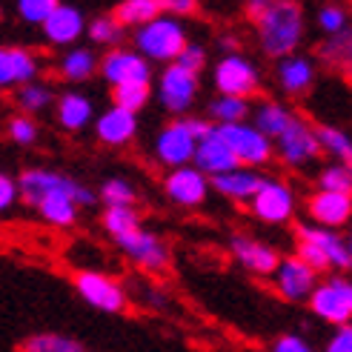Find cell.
<instances>
[{"mask_svg":"<svg viewBox=\"0 0 352 352\" xmlns=\"http://www.w3.org/2000/svg\"><path fill=\"white\" fill-rule=\"evenodd\" d=\"M204 63H206V52H204V46H198V43H186V46L181 49V55L175 58V66L186 69L189 75H198L201 69H204Z\"/></svg>","mask_w":352,"mask_h":352,"instance_id":"b9f144b4","label":"cell"},{"mask_svg":"<svg viewBox=\"0 0 352 352\" xmlns=\"http://www.w3.org/2000/svg\"><path fill=\"white\" fill-rule=\"evenodd\" d=\"M135 46L140 52V58L146 60H175L186 46V32L175 17L161 14L157 21L138 29Z\"/></svg>","mask_w":352,"mask_h":352,"instance_id":"277c9868","label":"cell"},{"mask_svg":"<svg viewBox=\"0 0 352 352\" xmlns=\"http://www.w3.org/2000/svg\"><path fill=\"white\" fill-rule=\"evenodd\" d=\"M275 140H278L280 157H284L287 164H292V166H304V164L315 161L318 152H321L318 140H315V129L301 118H292L287 123V129L280 132Z\"/></svg>","mask_w":352,"mask_h":352,"instance_id":"30bf717a","label":"cell"},{"mask_svg":"<svg viewBox=\"0 0 352 352\" xmlns=\"http://www.w3.org/2000/svg\"><path fill=\"white\" fill-rule=\"evenodd\" d=\"M135 226H140V221L132 206H107V212H103V230L112 235V241L132 232Z\"/></svg>","mask_w":352,"mask_h":352,"instance_id":"e575fe53","label":"cell"},{"mask_svg":"<svg viewBox=\"0 0 352 352\" xmlns=\"http://www.w3.org/2000/svg\"><path fill=\"white\" fill-rule=\"evenodd\" d=\"M198 9V0H164V14H192Z\"/></svg>","mask_w":352,"mask_h":352,"instance_id":"7dc6e473","label":"cell"},{"mask_svg":"<svg viewBox=\"0 0 352 352\" xmlns=\"http://www.w3.org/2000/svg\"><path fill=\"white\" fill-rule=\"evenodd\" d=\"M272 352H312V346L301 336H280L272 344Z\"/></svg>","mask_w":352,"mask_h":352,"instance_id":"ee69618b","label":"cell"},{"mask_svg":"<svg viewBox=\"0 0 352 352\" xmlns=\"http://www.w3.org/2000/svg\"><path fill=\"white\" fill-rule=\"evenodd\" d=\"M309 307L318 318L344 327L352 318V284L344 275H332L324 284H315L309 292Z\"/></svg>","mask_w":352,"mask_h":352,"instance_id":"5b68a950","label":"cell"},{"mask_svg":"<svg viewBox=\"0 0 352 352\" xmlns=\"http://www.w3.org/2000/svg\"><path fill=\"white\" fill-rule=\"evenodd\" d=\"M352 32L349 26L329 34V41L321 46V58L329 63V66H338V69H349V58H352Z\"/></svg>","mask_w":352,"mask_h":352,"instance_id":"1f68e13d","label":"cell"},{"mask_svg":"<svg viewBox=\"0 0 352 352\" xmlns=\"http://www.w3.org/2000/svg\"><path fill=\"white\" fill-rule=\"evenodd\" d=\"M255 21H258V41H261L263 55L287 58L301 46L304 9L295 0H272Z\"/></svg>","mask_w":352,"mask_h":352,"instance_id":"6da1fadb","label":"cell"},{"mask_svg":"<svg viewBox=\"0 0 352 352\" xmlns=\"http://www.w3.org/2000/svg\"><path fill=\"white\" fill-rule=\"evenodd\" d=\"M212 129V123H206L201 118H184V120H175L169 126L157 135L155 140V152H157V161L164 166H186L195 155L198 140Z\"/></svg>","mask_w":352,"mask_h":352,"instance_id":"3957f363","label":"cell"},{"mask_svg":"<svg viewBox=\"0 0 352 352\" xmlns=\"http://www.w3.org/2000/svg\"><path fill=\"white\" fill-rule=\"evenodd\" d=\"M315 140H318V146L332 152L336 157H341V161H346L349 166V157H352V140L346 132L336 129V126H315Z\"/></svg>","mask_w":352,"mask_h":352,"instance_id":"836d02e7","label":"cell"},{"mask_svg":"<svg viewBox=\"0 0 352 352\" xmlns=\"http://www.w3.org/2000/svg\"><path fill=\"white\" fill-rule=\"evenodd\" d=\"M318 186H321V192H344V195H349L352 192L349 166H327L318 178Z\"/></svg>","mask_w":352,"mask_h":352,"instance_id":"f35d334b","label":"cell"},{"mask_svg":"<svg viewBox=\"0 0 352 352\" xmlns=\"http://www.w3.org/2000/svg\"><path fill=\"white\" fill-rule=\"evenodd\" d=\"M41 26H43V34H46V41H49V43L69 46V43H75L80 34H83L86 21H83V12H80L78 6L58 3L55 12H52Z\"/></svg>","mask_w":352,"mask_h":352,"instance_id":"d6986e66","label":"cell"},{"mask_svg":"<svg viewBox=\"0 0 352 352\" xmlns=\"http://www.w3.org/2000/svg\"><path fill=\"white\" fill-rule=\"evenodd\" d=\"M258 69L241 58V55H226L215 66V89L226 98H246L258 89Z\"/></svg>","mask_w":352,"mask_h":352,"instance_id":"9c48e42d","label":"cell"},{"mask_svg":"<svg viewBox=\"0 0 352 352\" xmlns=\"http://www.w3.org/2000/svg\"><path fill=\"white\" fill-rule=\"evenodd\" d=\"M34 209L41 212L43 221L55 223V226H69L78 221V204L66 195H49V198H41L34 204Z\"/></svg>","mask_w":352,"mask_h":352,"instance_id":"83f0119b","label":"cell"},{"mask_svg":"<svg viewBox=\"0 0 352 352\" xmlns=\"http://www.w3.org/2000/svg\"><path fill=\"white\" fill-rule=\"evenodd\" d=\"M278 278H275V287L278 292L287 298V301H304L309 298L312 287L318 284V275H315L301 258H280L278 261Z\"/></svg>","mask_w":352,"mask_h":352,"instance_id":"9a60e30c","label":"cell"},{"mask_svg":"<svg viewBox=\"0 0 352 352\" xmlns=\"http://www.w3.org/2000/svg\"><path fill=\"white\" fill-rule=\"evenodd\" d=\"M252 212L263 223H284L295 212L292 189L280 181H263L261 189L252 195Z\"/></svg>","mask_w":352,"mask_h":352,"instance_id":"8fae6325","label":"cell"},{"mask_svg":"<svg viewBox=\"0 0 352 352\" xmlns=\"http://www.w3.org/2000/svg\"><path fill=\"white\" fill-rule=\"evenodd\" d=\"M298 241L315 246V250L327 258L329 267H336V270H349L352 267L349 241H344L338 232L324 230V226H301V230H298Z\"/></svg>","mask_w":352,"mask_h":352,"instance_id":"e0dca14e","label":"cell"},{"mask_svg":"<svg viewBox=\"0 0 352 352\" xmlns=\"http://www.w3.org/2000/svg\"><path fill=\"white\" fill-rule=\"evenodd\" d=\"M209 115H212L218 123L215 126H223V123H243V118L250 115V103H246V98H215L212 103H209Z\"/></svg>","mask_w":352,"mask_h":352,"instance_id":"4dcf8cb0","label":"cell"},{"mask_svg":"<svg viewBox=\"0 0 352 352\" xmlns=\"http://www.w3.org/2000/svg\"><path fill=\"white\" fill-rule=\"evenodd\" d=\"M318 26H321L327 34H336V32L346 29V26H349V23H346V12H344L341 6H324V9L318 12Z\"/></svg>","mask_w":352,"mask_h":352,"instance_id":"7bdbcfd3","label":"cell"},{"mask_svg":"<svg viewBox=\"0 0 352 352\" xmlns=\"http://www.w3.org/2000/svg\"><path fill=\"white\" fill-rule=\"evenodd\" d=\"M218 46H221L223 52H230V55H235V49H238V38H230V34H226V38H221V41H218Z\"/></svg>","mask_w":352,"mask_h":352,"instance_id":"681fc988","label":"cell"},{"mask_svg":"<svg viewBox=\"0 0 352 352\" xmlns=\"http://www.w3.org/2000/svg\"><path fill=\"white\" fill-rule=\"evenodd\" d=\"M9 138L21 146H32L34 140H38V126H34V120H29L26 115H17L9 120Z\"/></svg>","mask_w":352,"mask_h":352,"instance_id":"60d3db41","label":"cell"},{"mask_svg":"<svg viewBox=\"0 0 352 352\" xmlns=\"http://www.w3.org/2000/svg\"><path fill=\"white\" fill-rule=\"evenodd\" d=\"M295 115L284 107V103H275V100H267V103H261L258 107V112H255V129L267 138V140H272V138H278L280 132L287 129V123L292 120Z\"/></svg>","mask_w":352,"mask_h":352,"instance_id":"4316f807","label":"cell"},{"mask_svg":"<svg viewBox=\"0 0 352 352\" xmlns=\"http://www.w3.org/2000/svg\"><path fill=\"white\" fill-rule=\"evenodd\" d=\"M75 289L83 301L98 312H123L126 309V292H123V287L115 284V280L103 272H95V270L78 272Z\"/></svg>","mask_w":352,"mask_h":352,"instance_id":"52a82bcc","label":"cell"},{"mask_svg":"<svg viewBox=\"0 0 352 352\" xmlns=\"http://www.w3.org/2000/svg\"><path fill=\"white\" fill-rule=\"evenodd\" d=\"M272 3V0H246V12H250L252 17H258L263 9H267Z\"/></svg>","mask_w":352,"mask_h":352,"instance_id":"c3c4849f","label":"cell"},{"mask_svg":"<svg viewBox=\"0 0 352 352\" xmlns=\"http://www.w3.org/2000/svg\"><path fill=\"white\" fill-rule=\"evenodd\" d=\"M267 178H261L258 172L252 169H232V172H223L212 178V186L226 198H235V201H252V195L261 189V184Z\"/></svg>","mask_w":352,"mask_h":352,"instance_id":"cb8c5ba5","label":"cell"},{"mask_svg":"<svg viewBox=\"0 0 352 352\" xmlns=\"http://www.w3.org/2000/svg\"><path fill=\"white\" fill-rule=\"evenodd\" d=\"M215 132L241 166H263L272 157V144L250 123H223V126H215Z\"/></svg>","mask_w":352,"mask_h":352,"instance_id":"8992f818","label":"cell"},{"mask_svg":"<svg viewBox=\"0 0 352 352\" xmlns=\"http://www.w3.org/2000/svg\"><path fill=\"white\" fill-rule=\"evenodd\" d=\"M58 120H60V126L69 129V132L83 129L86 123L92 120V103H89V98L80 95V92L60 95V100H58Z\"/></svg>","mask_w":352,"mask_h":352,"instance_id":"484cf974","label":"cell"},{"mask_svg":"<svg viewBox=\"0 0 352 352\" xmlns=\"http://www.w3.org/2000/svg\"><path fill=\"white\" fill-rule=\"evenodd\" d=\"M138 132V118L120 107L107 109L98 118V138L103 140L107 146H123L129 144Z\"/></svg>","mask_w":352,"mask_h":352,"instance_id":"7402d4cb","label":"cell"},{"mask_svg":"<svg viewBox=\"0 0 352 352\" xmlns=\"http://www.w3.org/2000/svg\"><path fill=\"white\" fill-rule=\"evenodd\" d=\"M309 215L315 218V223L324 226V230H336L344 226L352 215V198L344 192H315L309 198Z\"/></svg>","mask_w":352,"mask_h":352,"instance_id":"ffe728a7","label":"cell"},{"mask_svg":"<svg viewBox=\"0 0 352 352\" xmlns=\"http://www.w3.org/2000/svg\"><path fill=\"white\" fill-rule=\"evenodd\" d=\"M327 352H352V327L349 324H344L336 336L329 338Z\"/></svg>","mask_w":352,"mask_h":352,"instance_id":"f6af8a7d","label":"cell"},{"mask_svg":"<svg viewBox=\"0 0 352 352\" xmlns=\"http://www.w3.org/2000/svg\"><path fill=\"white\" fill-rule=\"evenodd\" d=\"M164 14V0H123L115 9V21L120 26H146Z\"/></svg>","mask_w":352,"mask_h":352,"instance_id":"d4e9b609","label":"cell"},{"mask_svg":"<svg viewBox=\"0 0 352 352\" xmlns=\"http://www.w3.org/2000/svg\"><path fill=\"white\" fill-rule=\"evenodd\" d=\"M195 95H198V75H189L186 69L175 66V63L164 69V75H161V103L169 112H175V115L186 112L192 103H195Z\"/></svg>","mask_w":352,"mask_h":352,"instance_id":"4fadbf2b","label":"cell"},{"mask_svg":"<svg viewBox=\"0 0 352 352\" xmlns=\"http://www.w3.org/2000/svg\"><path fill=\"white\" fill-rule=\"evenodd\" d=\"M100 72L112 86H123V83H149L152 80V66L146 58H140L138 52H126V49H115L109 52L100 63Z\"/></svg>","mask_w":352,"mask_h":352,"instance_id":"7c38bea8","label":"cell"},{"mask_svg":"<svg viewBox=\"0 0 352 352\" xmlns=\"http://www.w3.org/2000/svg\"><path fill=\"white\" fill-rule=\"evenodd\" d=\"M21 352H89L80 341L60 336V332H38V336H29L21 344Z\"/></svg>","mask_w":352,"mask_h":352,"instance_id":"f1b7e54d","label":"cell"},{"mask_svg":"<svg viewBox=\"0 0 352 352\" xmlns=\"http://www.w3.org/2000/svg\"><path fill=\"white\" fill-rule=\"evenodd\" d=\"M17 184V195H23V201L29 206H34L41 198H49V195H66L72 198L80 206H92L95 204V195L92 189H86L83 184H78L75 178H66L60 172H49V169H26L21 175Z\"/></svg>","mask_w":352,"mask_h":352,"instance_id":"7a4b0ae2","label":"cell"},{"mask_svg":"<svg viewBox=\"0 0 352 352\" xmlns=\"http://www.w3.org/2000/svg\"><path fill=\"white\" fill-rule=\"evenodd\" d=\"M38 75V58L26 49L0 46V89L3 86H23Z\"/></svg>","mask_w":352,"mask_h":352,"instance_id":"44dd1931","label":"cell"},{"mask_svg":"<svg viewBox=\"0 0 352 352\" xmlns=\"http://www.w3.org/2000/svg\"><path fill=\"white\" fill-rule=\"evenodd\" d=\"M100 198L107 206H132L135 204V186L123 178H109L100 186Z\"/></svg>","mask_w":352,"mask_h":352,"instance_id":"8d00e7d4","label":"cell"},{"mask_svg":"<svg viewBox=\"0 0 352 352\" xmlns=\"http://www.w3.org/2000/svg\"><path fill=\"white\" fill-rule=\"evenodd\" d=\"M152 98V86L149 83H123V86H115V107L126 109L132 115H138L140 109L149 103Z\"/></svg>","mask_w":352,"mask_h":352,"instance_id":"d6a6232c","label":"cell"},{"mask_svg":"<svg viewBox=\"0 0 352 352\" xmlns=\"http://www.w3.org/2000/svg\"><path fill=\"white\" fill-rule=\"evenodd\" d=\"M14 201H17V184L9 178V175L0 172V212H6Z\"/></svg>","mask_w":352,"mask_h":352,"instance_id":"bcb514c9","label":"cell"},{"mask_svg":"<svg viewBox=\"0 0 352 352\" xmlns=\"http://www.w3.org/2000/svg\"><path fill=\"white\" fill-rule=\"evenodd\" d=\"M164 189L178 206H198V204H204L206 192H209V181L195 166H178L166 175Z\"/></svg>","mask_w":352,"mask_h":352,"instance_id":"2e32d148","label":"cell"},{"mask_svg":"<svg viewBox=\"0 0 352 352\" xmlns=\"http://www.w3.org/2000/svg\"><path fill=\"white\" fill-rule=\"evenodd\" d=\"M278 80L289 95H304L315 80V66L304 55H287L278 63Z\"/></svg>","mask_w":352,"mask_h":352,"instance_id":"603a6c76","label":"cell"},{"mask_svg":"<svg viewBox=\"0 0 352 352\" xmlns=\"http://www.w3.org/2000/svg\"><path fill=\"white\" fill-rule=\"evenodd\" d=\"M86 29H89V38H92L95 43H103V46H112V43H118V41L123 38V26L115 21L112 14L95 17V21L86 26Z\"/></svg>","mask_w":352,"mask_h":352,"instance_id":"74e56055","label":"cell"},{"mask_svg":"<svg viewBox=\"0 0 352 352\" xmlns=\"http://www.w3.org/2000/svg\"><path fill=\"white\" fill-rule=\"evenodd\" d=\"M14 100L26 115L29 112H41L52 103V89L49 86H41V83H23V86H17Z\"/></svg>","mask_w":352,"mask_h":352,"instance_id":"d590c367","label":"cell"},{"mask_svg":"<svg viewBox=\"0 0 352 352\" xmlns=\"http://www.w3.org/2000/svg\"><path fill=\"white\" fill-rule=\"evenodd\" d=\"M0 21H3V9H0Z\"/></svg>","mask_w":352,"mask_h":352,"instance_id":"f907efd6","label":"cell"},{"mask_svg":"<svg viewBox=\"0 0 352 352\" xmlns=\"http://www.w3.org/2000/svg\"><path fill=\"white\" fill-rule=\"evenodd\" d=\"M58 3L60 0H17V14H21L26 23H43L46 17L55 12Z\"/></svg>","mask_w":352,"mask_h":352,"instance_id":"ab89813d","label":"cell"},{"mask_svg":"<svg viewBox=\"0 0 352 352\" xmlns=\"http://www.w3.org/2000/svg\"><path fill=\"white\" fill-rule=\"evenodd\" d=\"M230 250H232V258L241 263V267H246L250 272L255 275H270L278 270V261L280 255L272 250V246L261 243L255 238H246V235H235L230 241Z\"/></svg>","mask_w":352,"mask_h":352,"instance_id":"ac0fdd59","label":"cell"},{"mask_svg":"<svg viewBox=\"0 0 352 352\" xmlns=\"http://www.w3.org/2000/svg\"><path fill=\"white\" fill-rule=\"evenodd\" d=\"M192 161H195V169L204 172V175H209V178L223 175V172H232V169H241V164L235 161V155L230 152V146L221 140V135L215 132V126L198 140Z\"/></svg>","mask_w":352,"mask_h":352,"instance_id":"5bb4252c","label":"cell"},{"mask_svg":"<svg viewBox=\"0 0 352 352\" xmlns=\"http://www.w3.org/2000/svg\"><path fill=\"white\" fill-rule=\"evenodd\" d=\"M95 66H98V58L89 49H72V52H66L63 60H60V78L80 83L95 72Z\"/></svg>","mask_w":352,"mask_h":352,"instance_id":"f546056e","label":"cell"},{"mask_svg":"<svg viewBox=\"0 0 352 352\" xmlns=\"http://www.w3.org/2000/svg\"><path fill=\"white\" fill-rule=\"evenodd\" d=\"M115 243H118L120 250L138 263V267H144V270L157 272V270H166V263H169V250H166V243L157 238L155 232L144 230V226H135L132 232L115 238Z\"/></svg>","mask_w":352,"mask_h":352,"instance_id":"ba28073f","label":"cell"}]
</instances>
